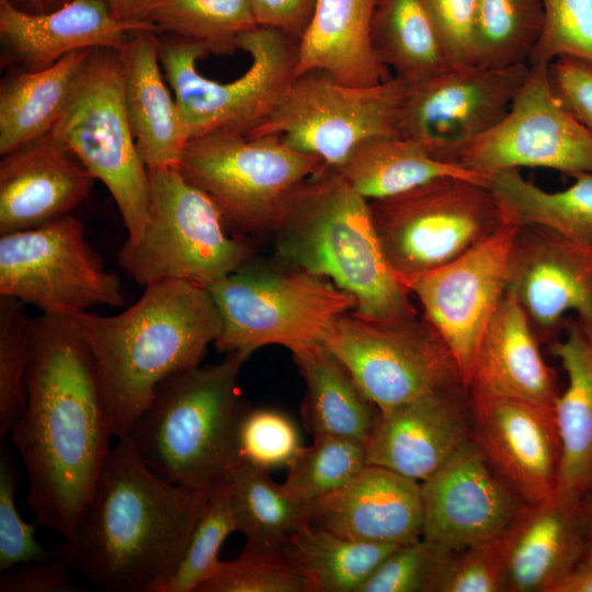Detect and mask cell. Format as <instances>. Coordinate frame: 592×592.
<instances>
[{"mask_svg":"<svg viewBox=\"0 0 592 592\" xmlns=\"http://www.w3.org/2000/svg\"><path fill=\"white\" fill-rule=\"evenodd\" d=\"M422 537L451 550L498 539L525 503L474 440L421 482Z\"/></svg>","mask_w":592,"mask_h":592,"instance_id":"20","label":"cell"},{"mask_svg":"<svg viewBox=\"0 0 592 592\" xmlns=\"http://www.w3.org/2000/svg\"><path fill=\"white\" fill-rule=\"evenodd\" d=\"M451 66H474L477 0H423Z\"/></svg>","mask_w":592,"mask_h":592,"instance_id":"48","label":"cell"},{"mask_svg":"<svg viewBox=\"0 0 592 592\" xmlns=\"http://www.w3.org/2000/svg\"><path fill=\"white\" fill-rule=\"evenodd\" d=\"M473 441L469 392L435 391L378 411L366 463L422 482Z\"/></svg>","mask_w":592,"mask_h":592,"instance_id":"21","label":"cell"},{"mask_svg":"<svg viewBox=\"0 0 592 592\" xmlns=\"http://www.w3.org/2000/svg\"><path fill=\"white\" fill-rule=\"evenodd\" d=\"M94 180L50 133L3 155L0 234L35 228L69 215L87 197Z\"/></svg>","mask_w":592,"mask_h":592,"instance_id":"23","label":"cell"},{"mask_svg":"<svg viewBox=\"0 0 592 592\" xmlns=\"http://www.w3.org/2000/svg\"><path fill=\"white\" fill-rule=\"evenodd\" d=\"M272 232L278 261L352 295L354 316L382 323L418 317L410 292L384 254L369 201L337 170L326 167L297 186Z\"/></svg>","mask_w":592,"mask_h":592,"instance_id":"4","label":"cell"},{"mask_svg":"<svg viewBox=\"0 0 592 592\" xmlns=\"http://www.w3.org/2000/svg\"><path fill=\"white\" fill-rule=\"evenodd\" d=\"M372 43L379 60L411 84L452 67L423 0H377Z\"/></svg>","mask_w":592,"mask_h":592,"instance_id":"35","label":"cell"},{"mask_svg":"<svg viewBox=\"0 0 592 592\" xmlns=\"http://www.w3.org/2000/svg\"><path fill=\"white\" fill-rule=\"evenodd\" d=\"M150 203L137 241H125L121 267L138 284L179 280L206 286L251 259V247L230 236L216 203L177 168L148 171Z\"/></svg>","mask_w":592,"mask_h":592,"instance_id":"8","label":"cell"},{"mask_svg":"<svg viewBox=\"0 0 592 592\" xmlns=\"http://www.w3.org/2000/svg\"><path fill=\"white\" fill-rule=\"evenodd\" d=\"M158 32H133L117 50L123 98L138 155L148 171L177 168L189 143L175 100L159 67Z\"/></svg>","mask_w":592,"mask_h":592,"instance_id":"27","label":"cell"},{"mask_svg":"<svg viewBox=\"0 0 592 592\" xmlns=\"http://www.w3.org/2000/svg\"><path fill=\"white\" fill-rule=\"evenodd\" d=\"M33 321L24 303L0 295V442L10 433L26 402V371Z\"/></svg>","mask_w":592,"mask_h":592,"instance_id":"41","label":"cell"},{"mask_svg":"<svg viewBox=\"0 0 592 592\" xmlns=\"http://www.w3.org/2000/svg\"><path fill=\"white\" fill-rule=\"evenodd\" d=\"M550 592H592V543L589 542L570 571Z\"/></svg>","mask_w":592,"mask_h":592,"instance_id":"52","label":"cell"},{"mask_svg":"<svg viewBox=\"0 0 592 592\" xmlns=\"http://www.w3.org/2000/svg\"><path fill=\"white\" fill-rule=\"evenodd\" d=\"M562 331L549 343L568 379L555 406L561 441L556 491L581 500L592 489V325L571 319Z\"/></svg>","mask_w":592,"mask_h":592,"instance_id":"29","label":"cell"},{"mask_svg":"<svg viewBox=\"0 0 592 592\" xmlns=\"http://www.w3.org/2000/svg\"><path fill=\"white\" fill-rule=\"evenodd\" d=\"M149 22L218 55L234 54L240 35L258 26L249 0H158Z\"/></svg>","mask_w":592,"mask_h":592,"instance_id":"38","label":"cell"},{"mask_svg":"<svg viewBox=\"0 0 592 592\" xmlns=\"http://www.w3.org/2000/svg\"><path fill=\"white\" fill-rule=\"evenodd\" d=\"M318 0H249L258 26L280 30L300 41Z\"/></svg>","mask_w":592,"mask_h":592,"instance_id":"51","label":"cell"},{"mask_svg":"<svg viewBox=\"0 0 592 592\" xmlns=\"http://www.w3.org/2000/svg\"><path fill=\"white\" fill-rule=\"evenodd\" d=\"M232 532L237 530L227 482L209 494L177 568L160 592H196L216 570L220 547Z\"/></svg>","mask_w":592,"mask_h":592,"instance_id":"40","label":"cell"},{"mask_svg":"<svg viewBox=\"0 0 592 592\" xmlns=\"http://www.w3.org/2000/svg\"><path fill=\"white\" fill-rule=\"evenodd\" d=\"M366 445L334 435H316L287 466L284 487L307 504L343 487L365 466Z\"/></svg>","mask_w":592,"mask_h":592,"instance_id":"39","label":"cell"},{"mask_svg":"<svg viewBox=\"0 0 592 592\" xmlns=\"http://www.w3.org/2000/svg\"><path fill=\"white\" fill-rule=\"evenodd\" d=\"M18 473L13 460L1 448L0 455V572L21 563L47 560L54 553L35 539V526L26 523L16 508Z\"/></svg>","mask_w":592,"mask_h":592,"instance_id":"46","label":"cell"},{"mask_svg":"<svg viewBox=\"0 0 592 592\" xmlns=\"http://www.w3.org/2000/svg\"><path fill=\"white\" fill-rule=\"evenodd\" d=\"M334 170L368 201L398 195L448 177L488 184L486 177L460 164L439 160L418 144L399 136L365 140Z\"/></svg>","mask_w":592,"mask_h":592,"instance_id":"32","label":"cell"},{"mask_svg":"<svg viewBox=\"0 0 592 592\" xmlns=\"http://www.w3.org/2000/svg\"><path fill=\"white\" fill-rule=\"evenodd\" d=\"M499 538L453 550L437 592H505Z\"/></svg>","mask_w":592,"mask_h":592,"instance_id":"47","label":"cell"},{"mask_svg":"<svg viewBox=\"0 0 592 592\" xmlns=\"http://www.w3.org/2000/svg\"><path fill=\"white\" fill-rule=\"evenodd\" d=\"M250 261L205 286L221 318L214 343L220 351L250 356L266 345L293 352L322 343L335 320L355 308L354 297L327 278Z\"/></svg>","mask_w":592,"mask_h":592,"instance_id":"6","label":"cell"},{"mask_svg":"<svg viewBox=\"0 0 592 592\" xmlns=\"http://www.w3.org/2000/svg\"><path fill=\"white\" fill-rule=\"evenodd\" d=\"M549 66H528L505 116L458 163L482 177L506 169L592 172V137L555 95Z\"/></svg>","mask_w":592,"mask_h":592,"instance_id":"17","label":"cell"},{"mask_svg":"<svg viewBox=\"0 0 592 592\" xmlns=\"http://www.w3.org/2000/svg\"><path fill=\"white\" fill-rule=\"evenodd\" d=\"M398 546L353 540L308 523L286 538L281 551L311 592H360Z\"/></svg>","mask_w":592,"mask_h":592,"instance_id":"34","label":"cell"},{"mask_svg":"<svg viewBox=\"0 0 592 592\" xmlns=\"http://www.w3.org/2000/svg\"><path fill=\"white\" fill-rule=\"evenodd\" d=\"M508 292L525 311L540 343L559 337L566 314L592 325V243L540 227H520L508 273Z\"/></svg>","mask_w":592,"mask_h":592,"instance_id":"19","label":"cell"},{"mask_svg":"<svg viewBox=\"0 0 592 592\" xmlns=\"http://www.w3.org/2000/svg\"><path fill=\"white\" fill-rule=\"evenodd\" d=\"M111 448L72 536L54 556L105 592H160L209 494L153 474L128 435Z\"/></svg>","mask_w":592,"mask_h":592,"instance_id":"2","label":"cell"},{"mask_svg":"<svg viewBox=\"0 0 592 592\" xmlns=\"http://www.w3.org/2000/svg\"><path fill=\"white\" fill-rule=\"evenodd\" d=\"M377 0H318L299 41L296 77L321 70L337 82L369 87L391 78L372 43Z\"/></svg>","mask_w":592,"mask_h":592,"instance_id":"28","label":"cell"},{"mask_svg":"<svg viewBox=\"0 0 592 592\" xmlns=\"http://www.w3.org/2000/svg\"><path fill=\"white\" fill-rule=\"evenodd\" d=\"M196 592H311L281 550H247L218 563Z\"/></svg>","mask_w":592,"mask_h":592,"instance_id":"42","label":"cell"},{"mask_svg":"<svg viewBox=\"0 0 592 592\" xmlns=\"http://www.w3.org/2000/svg\"><path fill=\"white\" fill-rule=\"evenodd\" d=\"M519 230L508 219L449 263L400 278L420 301L423 318L448 349L467 388L481 338L508 291L510 257Z\"/></svg>","mask_w":592,"mask_h":592,"instance_id":"15","label":"cell"},{"mask_svg":"<svg viewBox=\"0 0 592 592\" xmlns=\"http://www.w3.org/2000/svg\"><path fill=\"white\" fill-rule=\"evenodd\" d=\"M580 509L585 524L589 542L592 543V489L581 499Z\"/></svg>","mask_w":592,"mask_h":592,"instance_id":"55","label":"cell"},{"mask_svg":"<svg viewBox=\"0 0 592 592\" xmlns=\"http://www.w3.org/2000/svg\"><path fill=\"white\" fill-rule=\"evenodd\" d=\"M309 524L364 543L415 540L423 532L421 482L366 465L343 487L310 504Z\"/></svg>","mask_w":592,"mask_h":592,"instance_id":"22","label":"cell"},{"mask_svg":"<svg viewBox=\"0 0 592 592\" xmlns=\"http://www.w3.org/2000/svg\"><path fill=\"white\" fill-rule=\"evenodd\" d=\"M548 72L557 99L592 137V64L559 57L550 62Z\"/></svg>","mask_w":592,"mask_h":592,"instance_id":"49","label":"cell"},{"mask_svg":"<svg viewBox=\"0 0 592 592\" xmlns=\"http://www.w3.org/2000/svg\"><path fill=\"white\" fill-rule=\"evenodd\" d=\"M543 24L542 0H477L474 66L527 65Z\"/></svg>","mask_w":592,"mask_h":592,"instance_id":"37","label":"cell"},{"mask_svg":"<svg viewBox=\"0 0 592 592\" xmlns=\"http://www.w3.org/2000/svg\"><path fill=\"white\" fill-rule=\"evenodd\" d=\"M236 530L243 549L281 550L286 538L309 523V504L294 497L269 471L239 463L228 481Z\"/></svg>","mask_w":592,"mask_h":592,"instance_id":"36","label":"cell"},{"mask_svg":"<svg viewBox=\"0 0 592 592\" xmlns=\"http://www.w3.org/2000/svg\"><path fill=\"white\" fill-rule=\"evenodd\" d=\"M410 89L411 83L396 76L352 87L310 70L293 80L269 118L247 136H281L292 148L338 169L365 140L399 136Z\"/></svg>","mask_w":592,"mask_h":592,"instance_id":"12","label":"cell"},{"mask_svg":"<svg viewBox=\"0 0 592 592\" xmlns=\"http://www.w3.org/2000/svg\"><path fill=\"white\" fill-rule=\"evenodd\" d=\"M527 73L526 64L452 66L411 84L399 137L439 160L459 164L463 153L505 116Z\"/></svg>","mask_w":592,"mask_h":592,"instance_id":"16","label":"cell"},{"mask_svg":"<svg viewBox=\"0 0 592 592\" xmlns=\"http://www.w3.org/2000/svg\"><path fill=\"white\" fill-rule=\"evenodd\" d=\"M50 134L60 139L96 180L121 213L127 241H137L149 214V174L128 123L117 50L93 48Z\"/></svg>","mask_w":592,"mask_h":592,"instance_id":"10","label":"cell"},{"mask_svg":"<svg viewBox=\"0 0 592 592\" xmlns=\"http://www.w3.org/2000/svg\"><path fill=\"white\" fill-rule=\"evenodd\" d=\"M303 447L299 431L285 412L272 408L244 412L238 430L239 463L270 473L287 467Z\"/></svg>","mask_w":592,"mask_h":592,"instance_id":"43","label":"cell"},{"mask_svg":"<svg viewBox=\"0 0 592 592\" xmlns=\"http://www.w3.org/2000/svg\"><path fill=\"white\" fill-rule=\"evenodd\" d=\"M0 235V295L67 316L125 303L119 277L106 270L71 214Z\"/></svg>","mask_w":592,"mask_h":592,"instance_id":"13","label":"cell"},{"mask_svg":"<svg viewBox=\"0 0 592 592\" xmlns=\"http://www.w3.org/2000/svg\"><path fill=\"white\" fill-rule=\"evenodd\" d=\"M326 167L277 135L212 133L185 145L177 169L216 203L225 220L266 234L295 189Z\"/></svg>","mask_w":592,"mask_h":592,"instance_id":"11","label":"cell"},{"mask_svg":"<svg viewBox=\"0 0 592 592\" xmlns=\"http://www.w3.org/2000/svg\"><path fill=\"white\" fill-rule=\"evenodd\" d=\"M115 19L118 21L148 25L156 27L149 22V15L158 0H105ZM157 29V27H156ZM159 32V31H158Z\"/></svg>","mask_w":592,"mask_h":592,"instance_id":"53","label":"cell"},{"mask_svg":"<svg viewBox=\"0 0 592 592\" xmlns=\"http://www.w3.org/2000/svg\"><path fill=\"white\" fill-rule=\"evenodd\" d=\"M544 24L528 66H549L559 57L592 64V0H542Z\"/></svg>","mask_w":592,"mask_h":592,"instance_id":"45","label":"cell"},{"mask_svg":"<svg viewBox=\"0 0 592 592\" xmlns=\"http://www.w3.org/2000/svg\"><path fill=\"white\" fill-rule=\"evenodd\" d=\"M530 320L506 291L478 346L468 390L555 407L560 395Z\"/></svg>","mask_w":592,"mask_h":592,"instance_id":"26","label":"cell"},{"mask_svg":"<svg viewBox=\"0 0 592 592\" xmlns=\"http://www.w3.org/2000/svg\"><path fill=\"white\" fill-rule=\"evenodd\" d=\"M92 49H79L38 70L13 73L0 90V153L52 132Z\"/></svg>","mask_w":592,"mask_h":592,"instance_id":"30","label":"cell"},{"mask_svg":"<svg viewBox=\"0 0 592 592\" xmlns=\"http://www.w3.org/2000/svg\"><path fill=\"white\" fill-rule=\"evenodd\" d=\"M580 501L558 491L525 504L499 538L505 592H550L589 544Z\"/></svg>","mask_w":592,"mask_h":592,"instance_id":"24","label":"cell"},{"mask_svg":"<svg viewBox=\"0 0 592 592\" xmlns=\"http://www.w3.org/2000/svg\"><path fill=\"white\" fill-rule=\"evenodd\" d=\"M452 551L423 537L399 545L360 592H437Z\"/></svg>","mask_w":592,"mask_h":592,"instance_id":"44","label":"cell"},{"mask_svg":"<svg viewBox=\"0 0 592 592\" xmlns=\"http://www.w3.org/2000/svg\"><path fill=\"white\" fill-rule=\"evenodd\" d=\"M249 356L227 352L216 364L163 380L129 433L138 456L161 479L210 494L239 464L238 430L248 410L239 372Z\"/></svg>","mask_w":592,"mask_h":592,"instance_id":"5","label":"cell"},{"mask_svg":"<svg viewBox=\"0 0 592 592\" xmlns=\"http://www.w3.org/2000/svg\"><path fill=\"white\" fill-rule=\"evenodd\" d=\"M140 30L158 32L153 26L118 21L105 0H71L44 13L27 12L10 0H0L1 39L26 70L46 68L79 49L118 50L133 32Z\"/></svg>","mask_w":592,"mask_h":592,"instance_id":"25","label":"cell"},{"mask_svg":"<svg viewBox=\"0 0 592 592\" xmlns=\"http://www.w3.org/2000/svg\"><path fill=\"white\" fill-rule=\"evenodd\" d=\"M468 392L473 440L493 473L525 504L551 496L561 463L555 407Z\"/></svg>","mask_w":592,"mask_h":592,"instance_id":"18","label":"cell"},{"mask_svg":"<svg viewBox=\"0 0 592 592\" xmlns=\"http://www.w3.org/2000/svg\"><path fill=\"white\" fill-rule=\"evenodd\" d=\"M11 439L29 478L36 522L72 536L112 447L94 361L67 315L34 318L26 402Z\"/></svg>","mask_w":592,"mask_h":592,"instance_id":"1","label":"cell"},{"mask_svg":"<svg viewBox=\"0 0 592 592\" xmlns=\"http://www.w3.org/2000/svg\"><path fill=\"white\" fill-rule=\"evenodd\" d=\"M369 208L399 280L449 263L508 220L488 184L453 177L369 201Z\"/></svg>","mask_w":592,"mask_h":592,"instance_id":"9","label":"cell"},{"mask_svg":"<svg viewBox=\"0 0 592 592\" xmlns=\"http://www.w3.org/2000/svg\"><path fill=\"white\" fill-rule=\"evenodd\" d=\"M292 354L306 384L300 408L306 431L312 436L334 435L366 445L377 409L362 395L341 362L323 343Z\"/></svg>","mask_w":592,"mask_h":592,"instance_id":"31","label":"cell"},{"mask_svg":"<svg viewBox=\"0 0 592 592\" xmlns=\"http://www.w3.org/2000/svg\"><path fill=\"white\" fill-rule=\"evenodd\" d=\"M15 7L33 13H44L58 9L71 0H10Z\"/></svg>","mask_w":592,"mask_h":592,"instance_id":"54","label":"cell"},{"mask_svg":"<svg viewBox=\"0 0 592 592\" xmlns=\"http://www.w3.org/2000/svg\"><path fill=\"white\" fill-rule=\"evenodd\" d=\"M378 411L422 396L465 388L448 349L422 318L397 323L339 317L322 342Z\"/></svg>","mask_w":592,"mask_h":592,"instance_id":"14","label":"cell"},{"mask_svg":"<svg viewBox=\"0 0 592 592\" xmlns=\"http://www.w3.org/2000/svg\"><path fill=\"white\" fill-rule=\"evenodd\" d=\"M248 70L230 82L203 77L196 61L209 54L200 43L177 36L159 39V60L171 84L189 141L212 133L248 135L276 109L296 78L299 41L272 27L240 35Z\"/></svg>","mask_w":592,"mask_h":592,"instance_id":"7","label":"cell"},{"mask_svg":"<svg viewBox=\"0 0 592 592\" xmlns=\"http://www.w3.org/2000/svg\"><path fill=\"white\" fill-rule=\"evenodd\" d=\"M99 375L113 436H126L168 377L200 366L221 331L209 291L197 283H150L124 311L70 316Z\"/></svg>","mask_w":592,"mask_h":592,"instance_id":"3","label":"cell"},{"mask_svg":"<svg viewBox=\"0 0 592 592\" xmlns=\"http://www.w3.org/2000/svg\"><path fill=\"white\" fill-rule=\"evenodd\" d=\"M70 569L56 556L21 563L0 572V592H80Z\"/></svg>","mask_w":592,"mask_h":592,"instance_id":"50","label":"cell"},{"mask_svg":"<svg viewBox=\"0 0 592 592\" xmlns=\"http://www.w3.org/2000/svg\"><path fill=\"white\" fill-rule=\"evenodd\" d=\"M565 190L548 192L526 180L519 169L488 177L506 219L520 227H540L581 243H592V172L571 175Z\"/></svg>","mask_w":592,"mask_h":592,"instance_id":"33","label":"cell"}]
</instances>
